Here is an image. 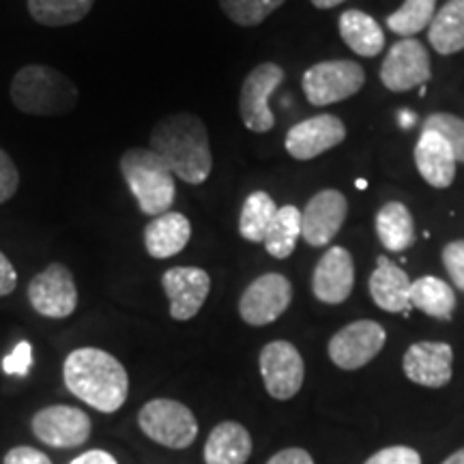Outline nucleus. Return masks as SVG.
Returning a JSON list of instances; mask_svg holds the SVG:
<instances>
[{
  "instance_id": "f257e3e1",
  "label": "nucleus",
  "mask_w": 464,
  "mask_h": 464,
  "mask_svg": "<svg viewBox=\"0 0 464 464\" xmlns=\"http://www.w3.org/2000/svg\"><path fill=\"white\" fill-rule=\"evenodd\" d=\"M149 149L158 153L174 177L185 183L200 185L211 174L213 155L208 131L200 116L191 112L164 116L150 131Z\"/></svg>"
},
{
  "instance_id": "f03ea898",
  "label": "nucleus",
  "mask_w": 464,
  "mask_h": 464,
  "mask_svg": "<svg viewBox=\"0 0 464 464\" xmlns=\"http://www.w3.org/2000/svg\"><path fill=\"white\" fill-rule=\"evenodd\" d=\"M67 390L102 413H114L130 396V376L119 359L102 348H75L63 363Z\"/></svg>"
},
{
  "instance_id": "7ed1b4c3",
  "label": "nucleus",
  "mask_w": 464,
  "mask_h": 464,
  "mask_svg": "<svg viewBox=\"0 0 464 464\" xmlns=\"http://www.w3.org/2000/svg\"><path fill=\"white\" fill-rule=\"evenodd\" d=\"M11 102L24 114L58 116L72 112L78 89L65 73L48 65H26L11 80Z\"/></svg>"
},
{
  "instance_id": "20e7f679",
  "label": "nucleus",
  "mask_w": 464,
  "mask_h": 464,
  "mask_svg": "<svg viewBox=\"0 0 464 464\" xmlns=\"http://www.w3.org/2000/svg\"><path fill=\"white\" fill-rule=\"evenodd\" d=\"M121 172L144 216L158 218L170 211L177 185L170 168L158 153L142 147L127 149L121 158Z\"/></svg>"
},
{
  "instance_id": "39448f33",
  "label": "nucleus",
  "mask_w": 464,
  "mask_h": 464,
  "mask_svg": "<svg viewBox=\"0 0 464 464\" xmlns=\"http://www.w3.org/2000/svg\"><path fill=\"white\" fill-rule=\"evenodd\" d=\"M138 423L150 440L170 450L189 448L198 437V421L194 413L177 400H150L140 409Z\"/></svg>"
},
{
  "instance_id": "423d86ee",
  "label": "nucleus",
  "mask_w": 464,
  "mask_h": 464,
  "mask_svg": "<svg viewBox=\"0 0 464 464\" xmlns=\"http://www.w3.org/2000/svg\"><path fill=\"white\" fill-rule=\"evenodd\" d=\"M304 92L312 106H332L362 91L365 84L363 67L355 61H323L304 73Z\"/></svg>"
},
{
  "instance_id": "0eeeda50",
  "label": "nucleus",
  "mask_w": 464,
  "mask_h": 464,
  "mask_svg": "<svg viewBox=\"0 0 464 464\" xmlns=\"http://www.w3.org/2000/svg\"><path fill=\"white\" fill-rule=\"evenodd\" d=\"M284 80V69L276 63H260L243 80L239 95V114L249 131L266 133L274 130L276 116L269 108V97Z\"/></svg>"
},
{
  "instance_id": "6e6552de",
  "label": "nucleus",
  "mask_w": 464,
  "mask_h": 464,
  "mask_svg": "<svg viewBox=\"0 0 464 464\" xmlns=\"http://www.w3.org/2000/svg\"><path fill=\"white\" fill-rule=\"evenodd\" d=\"M33 310L45 318H67L78 307V286L65 265L52 263L28 284Z\"/></svg>"
},
{
  "instance_id": "1a4fd4ad",
  "label": "nucleus",
  "mask_w": 464,
  "mask_h": 464,
  "mask_svg": "<svg viewBox=\"0 0 464 464\" xmlns=\"http://www.w3.org/2000/svg\"><path fill=\"white\" fill-rule=\"evenodd\" d=\"M260 374H263L266 393L271 398L290 400L297 396L304 385V357L286 340L269 342L260 351Z\"/></svg>"
},
{
  "instance_id": "9d476101",
  "label": "nucleus",
  "mask_w": 464,
  "mask_h": 464,
  "mask_svg": "<svg viewBox=\"0 0 464 464\" xmlns=\"http://www.w3.org/2000/svg\"><path fill=\"white\" fill-rule=\"evenodd\" d=\"M432 67L426 45L417 39H400L387 52L381 67V82L393 92L413 91L430 80Z\"/></svg>"
},
{
  "instance_id": "9b49d317",
  "label": "nucleus",
  "mask_w": 464,
  "mask_h": 464,
  "mask_svg": "<svg viewBox=\"0 0 464 464\" xmlns=\"http://www.w3.org/2000/svg\"><path fill=\"white\" fill-rule=\"evenodd\" d=\"M33 434L42 443L58 450H72L84 445L91 437V417L82 409L67 404L45 406L33 417Z\"/></svg>"
},
{
  "instance_id": "f8f14e48",
  "label": "nucleus",
  "mask_w": 464,
  "mask_h": 464,
  "mask_svg": "<svg viewBox=\"0 0 464 464\" xmlns=\"http://www.w3.org/2000/svg\"><path fill=\"white\" fill-rule=\"evenodd\" d=\"M293 299V286L282 274H265L241 295L239 314L252 327H263L280 318Z\"/></svg>"
},
{
  "instance_id": "ddd939ff",
  "label": "nucleus",
  "mask_w": 464,
  "mask_h": 464,
  "mask_svg": "<svg viewBox=\"0 0 464 464\" xmlns=\"http://www.w3.org/2000/svg\"><path fill=\"white\" fill-rule=\"evenodd\" d=\"M387 334L374 321H355L340 329L329 342V357L342 370H359L385 346Z\"/></svg>"
},
{
  "instance_id": "4468645a",
  "label": "nucleus",
  "mask_w": 464,
  "mask_h": 464,
  "mask_svg": "<svg viewBox=\"0 0 464 464\" xmlns=\"http://www.w3.org/2000/svg\"><path fill=\"white\" fill-rule=\"evenodd\" d=\"M348 202L338 189H323L301 211V237L307 246L324 247L334 241L346 219Z\"/></svg>"
},
{
  "instance_id": "2eb2a0df",
  "label": "nucleus",
  "mask_w": 464,
  "mask_h": 464,
  "mask_svg": "<svg viewBox=\"0 0 464 464\" xmlns=\"http://www.w3.org/2000/svg\"><path fill=\"white\" fill-rule=\"evenodd\" d=\"M161 286L170 299V316L174 321H189L205 305L211 290V277L198 266H172L161 276Z\"/></svg>"
},
{
  "instance_id": "dca6fc26",
  "label": "nucleus",
  "mask_w": 464,
  "mask_h": 464,
  "mask_svg": "<svg viewBox=\"0 0 464 464\" xmlns=\"http://www.w3.org/2000/svg\"><path fill=\"white\" fill-rule=\"evenodd\" d=\"M344 138L346 127L338 116L318 114L314 119H305L290 127L286 133V150L290 158L307 161L338 147Z\"/></svg>"
},
{
  "instance_id": "f3484780",
  "label": "nucleus",
  "mask_w": 464,
  "mask_h": 464,
  "mask_svg": "<svg viewBox=\"0 0 464 464\" xmlns=\"http://www.w3.org/2000/svg\"><path fill=\"white\" fill-rule=\"evenodd\" d=\"M353 286H355V263L351 252L344 247H329L318 260L312 276L314 297L323 304L338 305L351 297Z\"/></svg>"
},
{
  "instance_id": "a211bd4d",
  "label": "nucleus",
  "mask_w": 464,
  "mask_h": 464,
  "mask_svg": "<svg viewBox=\"0 0 464 464\" xmlns=\"http://www.w3.org/2000/svg\"><path fill=\"white\" fill-rule=\"evenodd\" d=\"M451 359L454 351L445 342H417L406 351L402 368L409 381L437 390L451 381Z\"/></svg>"
},
{
  "instance_id": "6ab92c4d",
  "label": "nucleus",
  "mask_w": 464,
  "mask_h": 464,
  "mask_svg": "<svg viewBox=\"0 0 464 464\" xmlns=\"http://www.w3.org/2000/svg\"><path fill=\"white\" fill-rule=\"evenodd\" d=\"M415 164L423 177V181L432 188L445 189L454 183L458 161L454 150L432 130H421L420 140L415 144Z\"/></svg>"
},
{
  "instance_id": "aec40b11",
  "label": "nucleus",
  "mask_w": 464,
  "mask_h": 464,
  "mask_svg": "<svg viewBox=\"0 0 464 464\" xmlns=\"http://www.w3.org/2000/svg\"><path fill=\"white\" fill-rule=\"evenodd\" d=\"M370 295L381 310L392 314H409L411 307V280L404 269L392 263L387 256L376 260L374 274L370 276Z\"/></svg>"
},
{
  "instance_id": "412c9836",
  "label": "nucleus",
  "mask_w": 464,
  "mask_h": 464,
  "mask_svg": "<svg viewBox=\"0 0 464 464\" xmlns=\"http://www.w3.org/2000/svg\"><path fill=\"white\" fill-rule=\"evenodd\" d=\"M191 239V224L183 213L168 211L153 218L144 228V246L149 256L164 260L177 256L188 247Z\"/></svg>"
},
{
  "instance_id": "4be33fe9",
  "label": "nucleus",
  "mask_w": 464,
  "mask_h": 464,
  "mask_svg": "<svg viewBox=\"0 0 464 464\" xmlns=\"http://www.w3.org/2000/svg\"><path fill=\"white\" fill-rule=\"evenodd\" d=\"M252 456V437L241 423L224 421L213 428L205 445L207 464H246Z\"/></svg>"
},
{
  "instance_id": "5701e85b",
  "label": "nucleus",
  "mask_w": 464,
  "mask_h": 464,
  "mask_svg": "<svg viewBox=\"0 0 464 464\" xmlns=\"http://www.w3.org/2000/svg\"><path fill=\"white\" fill-rule=\"evenodd\" d=\"M340 37L355 54L372 58L385 48V33L372 15L359 9H348L340 15Z\"/></svg>"
},
{
  "instance_id": "b1692460",
  "label": "nucleus",
  "mask_w": 464,
  "mask_h": 464,
  "mask_svg": "<svg viewBox=\"0 0 464 464\" xmlns=\"http://www.w3.org/2000/svg\"><path fill=\"white\" fill-rule=\"evenodd\" d=\"M376 235L390 252H404L415 241V222L402 202H387L376 213Z\"/></svg>"
},
{
  "instance_id": "393cba45",
  "label": "nucleus",
  "mask_w": 464,
  "mask_h": 464,
  "mask_svg": "<svg viewBox=\"0 0 464 464\" xmlns=\"http://www.w3.org/2000/svg\"><path fill=\"white\" fill-rule=\"evenodd\" d=\"M411 305L437 321H451L456 310V293L448 282L423 276L411 282Z\"/></svg>"
},
{
  "instance_id": "a878e982",
  "label": "nucleus",
  "mask_w": 464,
  "mask_h": 464,
  "mask_svg": "<svg viewBox=\"0 0 464 464\" xmlns=\"http://www.w3.org/2000/svg\"><path fill=\"white\" fill-rule=\"evenodd\" d=\"M428 39L443 56L464 50V0H448L443 9L434 14Z\"/></svg>"
},
{
  "instance_id": "bb28decb",
  "label": "nucleus",
  "mask_w": 464,
  "mask_h": 464,
  "mask_svg": "<svg viewBox=\"0 0 464 464\" xmlns=\"http://www.w3.org/2000/svg\"><path fill=\"white\" fill-rule=\"evenodd\" d=\"M301 237V211L293 205L277 208L274 222L265 235V247L274 258H288L297 247Z\"/></svg>"
},
{
  "instance_id": "cd10ccee",
  "label": "nucleus",
  "mask_w": 464,
  "mask_h": 464,
  "mask_svg": "<svg viewBox=\"0 0 464 464\" xmlns=\"http://www.w3.org/2000/svg\"><path fill=\"white\" fill-rule=\"evenodd\" d=\"M95 0H28V14L44 26H69L91 14Z\"/></svg>"
},
{
  "instance_id": "c85d7f7f",
  "label": "nucleus",
  "mask_w": 464,
  "mask_h": 464,
  "mask_svg": "<svg viewBox=\"0 0 464 464\" xmlns=\"http://www.w3.org/2000/svg\"><path fill=\"white\" fill-rule=\"evenodd\" d=\"M276 213V202L266 191H254V194H249L246 202H243L239 218V232L243 239L249 243H263Z\"/></svg>"
},
{
  "instance_id": "c756f323",
  "label": "nucleus",
  "mask_w": 464,
  "mask_h": 464,
  "mask_svg": "<svg viewBox=\"0 0 464 464\" xmlns=\"http://www.w3.org/2000/svg\"><path fill=\"white\" fill-rule=\"evenodd\" d=\"M434 14H437V0H404L402 7L387 15L385 24L402 39H413V34L432 24Z\"/></svg>"
},
{
  "instance_id": "7c9ffc66",
  "label": "nucleus",
  "mask_w": 464,
  "mask_h": 464,
  "mask_svg": "<svg viewBox=\"0 0 464 464\" xmlns=\"http://www.w3.org/2000/svg\"><path fill=\"white\" fill-rule=\"evenodd\" d=\"M282 5L284 0H219L224 14L239 26H258Z\"/></svg>"
},
{
  "instance_id": "2f4dec72",
  "label": "nucleus",
  "mask_w": 464,
  "mask_h": 464,
  "mask_svg": "<svg viewBox=\"0 0 464 464\" xmlns=\"http://www.w3.org/2000/svg\"><path fill=\"white\" fill-rule=\"evenodd\" d=\"M423 130H432L437 131L439 136H443V140L450 144L451 150H454V158L458 164H464V119L456 114L437 112L423 121Z\"/></svg>"
},
{
  "instance_id": "473e14b6",
  "label": "nucleus",
  "mask_w": 464,
  "mask_h": 464,
  "mask_svg": "<svg viewBox=\"0 0 464 464\" xmlns=\"http://www.w3.org/2000/svg\"><path fill=\"white\" fill-rule=\"evenodd\" d=\"M443 265L454 282V286L464 293V239L451 241L443 249Z\"/></svg>"
},
{
  "instance_id": "72a5a7b5",
  "label": "nucleus",
  "mask_w": 464,
  "mask_h": 464,
  "mask_svg": "<svg viewBox=\"0 0 464 464\" xmlns=\"http://www.w3.org/2000/svg\"><path fill=\"white\" fill-rule=\"evenodd\" d=\"M17 188H20V172L15 161L0 149V205L14 198Z\"/></svg>"
},
{
  "instance_id": "f704fd0d",
  "label": "nucleus",
  "mask_w": 464,
  "mask_h": 464,
  "mask_svg": "<svg viewBox=\"0 0 464 464\" xmlns=\"http://www.w3.org/2000/svg\"><path fill=\"white\" fill-rule=\"evenodd\" d=\"M33 365V346L28 342H20L7 357L3 359V370L7 374L26 376Z\"/></svg>"
},
{
  "instance_id": "c9c22d12",
  "label": "nucleus",
  "mask_w": 464,
  "mask_h": 464,
  "mask_svg": "<svg viewBox=\"0 0 464 464\" xmlns=\"http://www.w3.org/2000/svg\"><path fill=\"white\" fill-rule=\"evenodd\" d=\"M365 464H421V458L415 450L396 445V448H385L376 451L372 458H368Z\"/></svg>"
},
{
  "instance_id": "e433bc0d",
  "label": "nucleus",
  "mask_w": 464,
  "mask_h": 464,
  "mask_svg": "<svg viewBox=\"0 0 464 464\" xmlns=\"http://www.w3.org/2000/svg\"><path fill=\"white\" fill-rule=\"evenodd\" d=\"M3 464H52V460L44 454V451L22 445V448L9 450Z\"/></svg>"
},
{
  "instance_id": "4c0bfd02",
  "label": "nucleus",
  "mask_w": 464,
  "mask_h": 464,
  "mask_svg": "<svg viewBox=\"0 0 464 464\" xmlns=\"http://www.w3.org/2000/svg\"><path fill=\"white\" fill-rule=\"evenodd\" d=\"M17 286V274L11 260L0 252V297H7Z\"/></svg>"
},
{
  "instance_id": "58836bf2",
  "label": "nucleus",
  "mask_w": 464,
  "mask_h": 464,
  "mask_svg": "<svg viewBox=\"0 0 464 464\" xmlns=\"http://www.w3.org/2000/svg\"><path fill=\"white\" fill-rule=\"evenodd\" d=\"M266 464H314V460H312V456L307 454L305 450L290 448V450L277 451V454Z\"/></svg>"
},
{
  "instance_id": "ea45409f",
  "label": "nucleus",
  "mask_w": 464,
  "mask_h": 464,
  "mask_svg": "<svg viewBox=\"0 0 464 464\" xmlns=\"http://www.w3.org/2000/svg\"><path fill=\"white\" fill-rule=\"evenodd\" d=\"M72 464H119V462H116V458L112 454H108V451L91 450L86 451V454L75 458Z\"/></svg>"
},
{
  "instance_id": "a19ab883",
  "label": "nucleus",
  "mask_w": 464,
  "mask_h": 464,
  "mask_svg": "<svg viewBox=\"0 0 464 464\" xmlns=\"http://www.w3.org/2000/svg\"><path fill=\"white\" fill-rule=\"evenodd\" d=\"M342 3H344V0H312V5H314L316 9H334Z\"/></svg>"
},
{
  "instance_id": "79ce46f5",
  "label": "nucleus",
  "mask_w": 464,
  "mask_h": 464,
  "mask_svg": "<svg viewBox=\"0 0 464 464\" xmlns=\"http://www.w3.org/2000/svg\"><path fill=\"white\" fill-rule=\"evenodd\" d=\"M443 464H464V450H458L456 454H451Z\"/></svg>"
},
{
  "instance_id": "37998d69",
  "label": "nucleus",
  "mask_w": 464,
  "mask_h": 464,
  "mask_svg": "<svg viewBox=\"0 0 464 464\" xmlns=\"http://www.w3.org/2000/svg\"><path fill=\"white\" fill-rule=\"evenodd\" d=\"M413 123H415V114L406 112V110H404L402 116H400V125H402L404 130H406V127H411V125H413Z\"/></svg>"
},
{
  "instance_id": "c03bdc74",
  "label": "nucleus",
  "mask_w": 464,
  "mask_h": 464,
  "mask_svg": "<svg viewBox=\"0 0 464 464\" xmlns=\"http://www.w3.org/2000/svg\"><path fill=\"white\" fill-rule=\"evenodd\" d=\"M357 188H359V189H365V188H368V183H365L363 179H359V181H357Z\"/></svg>"
}]
</instances>
